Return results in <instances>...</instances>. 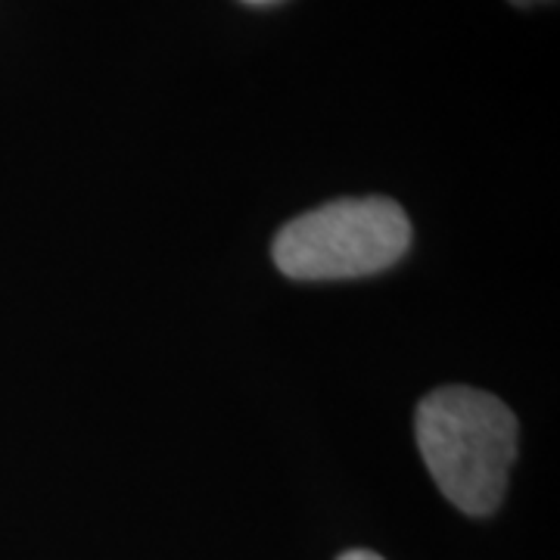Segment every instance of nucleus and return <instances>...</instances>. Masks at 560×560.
<instances>
[{
    "instance_id": "nucleus-1",
    "label": "nucleus",
    "mask_w": 560,
    "mask_h": 560,
    "mask_svg": "<svg viewBox=\"0 0 560 560\" xmlns=\"http://www.w3.org/2000/svg\"><path fill=\"white\" fill-rule=\"evenodd\" d=\"M418 448L440 492L470 517L492 514L517 458V418L495 396L442 386L418 405Z\"/></svg>"
},
{
    "instance_id": "nucleus-2",
    "label": "nucleus",
    "mask_w": 560,
    "mask_h": 560,
    "mask_svg": "<svg viewBox=\"0 0 560 560\" xmlns=\"http://www.w3.org/2000/svg\"><path fill=\"white\" fill-rule=\"evenodd\" d=\"M411 246V221L386 197L312 209L275 241V265L293 280H346L393 268Z\"/></svg>"
},
{
    "instance_id": "nucleus-3",
    "label": "nucleus",
    "mask_w": 560,
    "mask_h": 560,
    "mask_svg": "<svg viewBox=\"0 0 560 560\" xmlns=\"http://www.w3.org/2000/svg\"><path fill=\"white\" fill-rule=\"evenodd\" d=\"M340 560H383L381 555H374V551H346V555H342Z\"/></svg>"
},
{
    "instance_id": "nucleus-4",
    "label": "nucleus",
    "mask_w": 560,
    "mask_h": 560,
    "mask_svg": "<svg viewBox=\"0 0 560 560\" xmlns=\"http://www.w3.org/2000/svg\"><path fill=\"white\" fill-rule=\"evenodd\" d=\"M511 3H517V7H536V3H555V0H511Z\"/></svg>"
},
{
    "instance_id": "nucleus-5",
    "label": "nucleus",
    "mask_w": 560,
    "mask_h": 560,
    "mask_svg": "<svg viewBox=\"0 0 560 560\" xmlns=\"http://www.w3.org/2000/svg\"><path fill=\"white\" fill-rule=\"evenodd\" d=\"M243 3H271V0H243Z\"/></svg>"
}]
</instances>
